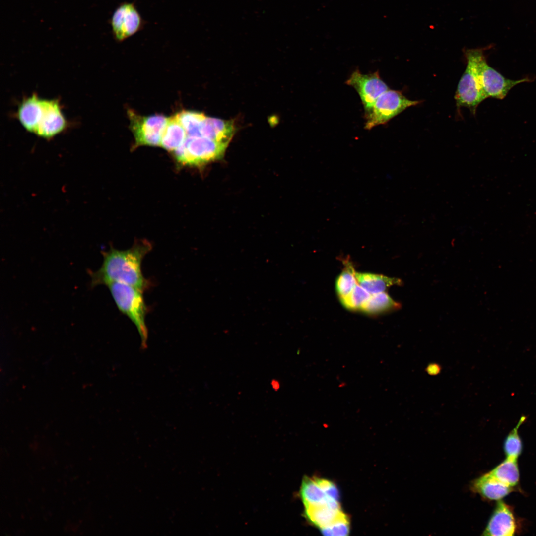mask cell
Wrapping results in <instances>:
<instances>
[{
    "label": "cell",
    "instance_id": "cell-1",
    "mask_svg": "<svg viewBox=\"0 0 536 536\" xmlns=\"http://www.w3.org/2000/svg\"><path fill=\"white\" fill-rule=\"evenodd\" d=\"M151 249L150 242L141 240L127 250H120L111 247L109 251H102L103 261L100 268L96 271H88L90 287L119 282L142 292L148 290L151 282L143 276L141 265L144 258Z\"/></svg>",
    "mask_w": 536,
    "mask_h": 536
},
{
    "label": "cell",
    "instance_id": "cell-2",
    "mask_svg": "<svg viewBox=\"0 0 536 536\" xmlns=\"http://www.w3.org/2000/svg\"><path fill=\"white\" fill-rule=\"evenodd\" d=\"M119 310L127 316L136 326L139 334L141 346L147 347L148 329L145 318L149 310L141 290L132 286L112 282L107 285Z\"/></svg>",
    "mask_w": 536,
    "mask_h": 536
},
{
    "label": "cell",
    "instance_id": "cell-3",
    "mask_svg": "<svg viewBox=\"0 0 536 536\" xmlns=\"http://www.w3.org/2000/svg\"><path fill=\"white\" fill-rule=\"evenodd\" d=\"M484 50V48H464L467 67L455 96L458 107H467L474 114L478 105L487 98L482 89L478 71V61Z\"/></svg>",
    "mask_w": 536,
    "mask_h": 536
},
{
    "label": "cell",
    "instance_id": "cell-4",
    "mask_svg": "<svg viewBox=\"0 0 536 536\" xmlns=\"http://www.w3.org/2000/svg\"><path fill=\"white\" fill-rule=\"evenodd\" d=\"M228 144L201 136H187L172 153L183 166H197L221 158Z\"/></svg>",
    "mask_w": 536,
    "mask_h": 536
},
{
    "label": "cell",
    "instance_id": "cell-5",
    "mask_svg": "<svg viewBox=\"0 0 536 536\" xmlns=\"http://www.w3.org/2000/svg\"><path fill=\"white\" fill-rule=\"evenodd\" d=\"M421 102L409 100L399 91L389 89L378 98L370 112L365 115V129L371 130L385 124L406 108Z\"/></svg>",
    "mask_w": 536,
    "mask_h": 536
},
{
    "label": "cell",
    "instance_id": "cell-6",
    "mask_svg": "<svg viewBox=\"0 0 536 536\" xmlns=\"http://www.w3.org/2000/svg\"><path fill=\"white\" fill-rule=\"evenodd\" d=\"M128 114L135 139L134 147L160 146L168 118L162 115L141 116L132 110L128 111Z\"/></svg>",
    "mask_w": 536,
    "mask_h": 536
},
{
    "label": "cell",
    "instance_id": "cell-7",
    "mask_svg": "<svg viewBox=\"0 0 536 536\" xmlns=\"http://www.w3.org/2000/svg\"><path fill=\"white\" fill-rule=\"evenodd\" d=\"M110 24L115 39L122 42L141 30L145 21L134 3L124 2L114 11Z\"/></svg>",
    "mask_w": 536,
    "mask_h": 536
},
{
    "label": "cell",
    "instance_id": "cell-8",
    "mask_svg": "<svg viewBox=\"0 0 536 536\" xmlns=\"http://www.w3.org/2000/svg\"><path fill=\"white\" fill-rule=\"evenodd\" d=\"M345 83L353 87L358 93L364 106L365 115L370 112L378 98L389 89L378 71L365 74L356 69Z\"/></svg>",
    "mask_w": 536,
    "mask_h": 536
},
{
    "label": "cell",
    "instance_id": "cell-9",
    "mask_svg": "<svg viewBox=\"0 0 536 536\" xmlns=\"http://www.w3.org/2000/svg\"><path fill=\"white\" fill-rule=\"evenodd\" d=\"M478 71L482 89L487 98L503 99L514 86L531 81L529 78L517 80L506 78L488 65L484 54L479 60Z\"/></svg>",
    "mask_w": 536,
    "mask_h": 536
},
{
    "label": "cell",
    "instance_id": "cell-10",
    "mask_svg": "<svg viewBox=\"0 0 536 536\" xmlns=\"http://www.w3.org/2000/svg\"><path fill=\"white\" fill-rule=\"evenodd\" d=\"M34 134L50 139L63 132L67 125L57 100L43 99Z\"/></svg>",
    "mask_w": 536,
    "mask_h": 536
},
{
    "label": "cell",
    "instance_id": "cell-11",
    "mask_svg": "<svg viewBox=\"0 0 536 536\" xmlns=\"http://www.w3.org/2000/svg\"><path fill=\"white\" fill-rule=\"evenodd\" d=\"M517 529L516 521L512 509L503 501L499 500L482 535L512 536Z\"/></svg>",
    "mask_w": 536,
    "mask_h": 536
},
{
    "label": "cell",
    "instance_id": "cell-12",
    "mask_svg": "<svg viewBox=\"0 0 536 536\" xmlns=\"http://www.w3.org/2000/svg\"><path fill=\"white\" fill-rule=\"evenodd\" d=\"M343 513L339 501L334 499L325 503L305 507L304 514L307 519L320 529L331 524Z\"/></svg>",
    "mask_w": 536,
    "mask_h": 536
},
{
    "label": "cell",
    "instance_id": "cell-13",
    "mask_svg": "<svg viewBox=\"0 0 536 536\" xmlns=\"http://www.w3.org/2000/svg\"><path fill=\"white\" fill-rule=\"evenodd\" d=\"M472 490L490 500H500L514 491L510 487L499 481L488 472L472 482Z\"/></svg>",
    "mask_w": 536,
    "mask_h": 536
},
{
    "label": "cell",
    "instance_id": "cell-14",
    "mask_svg": "<svg viewBox=\"0 0 536 536\" xmlns=\"http://www.w3.org/2000/svg\"><path fill=\"white\" fill-rule=\"evenodd\" d=\"M234 133V126L230 121L206 116L199 129L200 136L228 144Z\"/></svg>",
    "mask_w": 536,
    "mask_h": 536
},
{
    "label": "cell",
    "instance_id": "cell-15",
    "mask_svg": "<svg viewBox=\"0 0 536 536\" xmlns=\"http://www.w3.org/2000/svg\"><path fill=\"white\" fill-rule=\"evenodd\" d=\"M355 277L358 284L371 295L385 292L390 286L402 284L400 279L381 274L356 272Z\"/></svg>",
    "mask_w": 536,
    "mask_h": 536
},
{
    "label": "cell",
    "instance_id": "cell-16",
    "mask_svg": "<svg viewBox=\"0 0 536 536\" xmlns=\"http://www.w3.org/2000/svg\"><path fill=\"white\" fill-rule=\"evenodd\" d=\"M187 133L175 116L168 118L160 146L173 152L185 141Z\"/></svg>",
    "mask_w": 536,
    "mask_h": 536
},
{
    "label": "cell",
    "instance_id": "cell-17",
    "mask_svg": "<svg viewBox=\"0 0 536 536\" xmlns=\"http://www.w3.org/2000/svg\"><path fill=\"white\" fill-rule=\"evenodd\" d=\"M300 495L305 507L325 503L333 499L327 496L314 477L307 476L302 480Z\"/></svg>",
    "mask_w": 536,
    "mask_h": 536
},
{
    "label": "cell",
    "instance_id": "cell-18",
    "mask_svg": "<svg viewBox=\"0 0 536 536\" xmlns=\"http://www.w3.org/2000/svg\"><path fill=\"white\" fill-rule=\"evenodd\" d=\"M489 472L510 487L515 488L519 484L520 474L517 460L506 458Z\"/></svg>",
    "mask_w": 536,
    "mask_h": 536
},
{
    "label": "cell",
    "instance_id": "cell-19",
    "mask_svg": "<svg viewBox=\"0 0 536 536\" xmlns=\"http://www.w3.org/2000/svg\"><path fill=\"white\" fill-rule=\"evenodd\" d=\"M401 304L394 301L387 293L371 294L361 310L369 314H376L397 309Z\"/></svg>",
    "mask_w": 536,
    "mask_h": 536
},
{
    "label": "cell",
    "instance_id": "cell-20",
    "mask_svg": "<svg viewBox=\"0 0 536 536\" xmlns=\"http://www.w3.org/2000/svg\"><path fill=\"white\" fill-rule=\"evenodd\" d=\"M185 130L187 136H200L199 129L206 116L202 113L182 110L174 115Z\"/></svg>",
    "mask_w": 536,
    "mask_h": 536
},
{
    "label": "cell",
    "instance_id": "cell-21",
    "mask_svg": "<svg viewBox=\"0 0 536 536\" xmlns=\"http://www.w3.org/2000/svg\"><path fill=\"white\" fill-rule=\"evenodd\" d=\"M345 262L344 268L336 281V290L339 298L348 295L358 283L353 266L349 261Z\"/></svg>",
    "mask_w": 536,
    "mask_h": 536
},
{
    "label": "cell",
    "instance_id": "cell-22",
    "mask_svg": "<svg viewBox=\"0 0 536 536\" xmlns=\"http://www.w3.org/2000/svg\"><path fill=\"white\" fill-rule=\"evenodd\" d=\"M526 419L522 416L517 424L506 437L504 443V451L506 458L518 460L522 451V442L518 434V429Z\"/></svg>",
    "mask_w": 536,
    "mask_h": 536
},
{
    "label": "cell",
    "instance_id": "cell-23",
    "mask_svg": "<svg viewBox=\"0 0 536 536\" xmlns=\"http://www.w3.org/2000/svg\"><path fill=\"white\" fill-rule=\"evenodd\" d=\"M371 294L358 283L346 296L340 298L342 305L350 310H361Z\"/></svg>",
    "mask_w": 536,
    "mask_h": 536
},
{
    "label": "cell",
    "instance_id": "cell-24",
    "mask_svg": "<svg viewBox=\"0 0 536 536\" xmlns=\"http://www.w3.org/2000/svg\"><path fill=\"white\" fill-rule=\"evenodd\" d=\"M325 536H348L350 532V523L348 517L343 513L331 524L320 529Z\"/></svg>",
    "mask_w": 536,
    "mask_h": 536
},
{
    "label": "cell",
    "instance_id": "cell-25",
    "mask_svg": "<svg viewBox=\"0 0 536 536\" xmlns=\"http://www.w3.org/2000/svg\"><path fill=\"white\" fill-rule=\"evenodd\" d=\"M318 485L328 497L339 501V493L337 486L332 481L323 478L314 477Z\"/></svg>",
    "mask_w": 536,
    "mask_h": 536
}]
</instances>
